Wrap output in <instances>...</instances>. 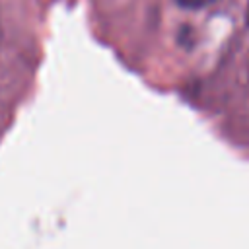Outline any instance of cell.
I'll use <instances>...</instances> for the list:
<instances>
[{
	"instance_id": "6da1fadb",
	"label": "cell",
	"mask_w": 249,
	"mask_h": 249,
	"mask_svg": "<svg viewBox=\"0 0 249 249\" xmlns=\"http://www.w3.org/2000/svg\"><path fill=\"white\" fill-rule=\"evenodd\" d=\"M175 2L185 6V8H202V6H208V4H212L216 0H175Z\"/></svg>"
},
{
	"instance_id": "3957f363",
	"label": "cell",
	"mask_w": 249,
	"mask_h": 249,
	"mask_svg": "<svg viewBox=\"0 0 249 249\" xmlns=\"http://www.w3.org/2000/svg\"><path fill=\"white\" fill-rule=\"evenodd\" d=\"M0 37H2V29H0Z\"/></svg>"
},
{
	"instance_id": "7a4b0ae2",
	"label": "cell",
	"mask_w": 249,
	"mask_h": 249,
	"mask_svg": "<svg viewBox=\"0 0 249 249\" xmlns=\"http://www.w3.org/2000/svg\"><path fill=\"white\" fill-rule=\"evenodd\" d=\"M245 16H247V23H249V2H247V14Z\"/></svg>"
}]
</instances>
